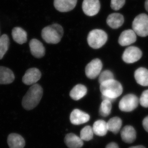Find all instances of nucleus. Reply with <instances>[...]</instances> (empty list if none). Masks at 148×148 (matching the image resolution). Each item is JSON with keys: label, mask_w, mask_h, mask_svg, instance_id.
Here are the masks:
<instances>
[{"label": "nucleus", "mask_w": 148, "mask_h": 148, "mask_svg": "<svg viewBox=\"0 0 148 148\" xmlns=\"http://www.w3.org/2000/svg\"><path fill=\"white\" fill-rule=\"evenodd\" d=\"M41 72L38 69L32 68L27 70L22 78V81L27 85H33L40 79Z\"/></svg>", "instance_id": "9d476101"}, {"label": "nucleus", "mask_w": 148, "mask_h": 148, "mask_svg": "<svg viewBox=\"0 0 148 148\" xmlns=\"http://www.w3.org/2000/svg\"><path fill=\"white\" fill-rule=\"evenodd\" d=\"M93 135L94 132L93 131L92 127L89 125H87L81 130L80 137L83 140L90 141L92 139Z\"/></svg>", "instance_id": "bb28decb"}, {"label": "nucleus", "mask_w": 148, "mask_h": 148, "mask_svg": "<svg viewBox=\"0 0 148 148\" xmlns=\"http://www.w3.org/2000/svg\"><path fill=\"white\" fill-rule=\"evenodd\" d=\"M64 29L60 25L53 24L43 29L41 36L44 41L50 44H57L61 40Z\"/></svg>", "instance_id": "f03ea898"}, {"label": "nucleus", "mask_w": 148, "mask_h": 148, "mask_svg": "<svg viewBox=\"0 0 148 148\" xmlns=\"http://www.w3.org/2000/svg\"><path fill=\"white\" fill-rule=\"evenodd\" d=\"M140 100L137 96L133 94H127L121 99L119 103L120 110L125 112H130L137 108Z\"/></svg>", "instance_id": "423d86ee"}, {"label": "nucleus", "mask_w": 148, "mask_h": 148, "mask_svg": "<svg viewBox=\"0 0 148 148\" xmlns=\"http://www.w3.org/2000/svg\"><path fill=\"white\" fill-rule=\"evenodd\" d=\"M125 0H111V7L115 11H118L122 8L125 4Z\"/></svg>", "instance_id": "c85d7f7f"}, {"label": "nucleus", "mask_w": 148, "mask_h": 148, "mask_svg": "<svg viewBox=\"0 0 148 148\" xmlns=\"http://www.w3.org/2000/svg\"><path fill=\"white\" fill-rule=\"evenodd\" d=\"M137 40V35L133 29L124 30L121 33L118 39L120 45L126 46L135 42Z\"/></svg>", "instance_id": "f8f14e48"}, {"label": "nucleus", "mask_w": 148, "mask_h": 148, "mask_svg": "<svg viewBox=\"0 0 148 148\" xmlns=\"http://www.w3.org/2000/svg\"><path fill=\"white\" fill-rule=\"evenodd\" d=\"M99 77V82L100 84L109 80L114 79L113 73L110 70H105L100 73Z\"/></svg>", "instance_id": "cd10ccee"}, {"label": "nucleus", "mask_w": 148, "mask_h": 148, "mask_svg": "<svg viewBox=\"0 0 148 148\" xmlns=\"http://www.w3.org/2000/svg\"><path fill=\"white\" fill-rule=\"evenodd\" d=\"M106 22L111 28L118 29L124 24V16L119 13H112L107 17Z\"/></svg>", "instance_id": "f3484780"}, {"label": "nucleus", "mask_w": 148, "mask_h": 148, "mask_svg": "<svg viewBox=\"0 0 148 148\" xmlns=\"http://www.w3.org/2000/svg\"><path fill=\"white\" fill-rule=\"evenodd\" d=\"M106 148H119L118 145L115 143H109Z\"/></svg>", "instance_id": "2f4dec72"}, {"label": "nucleus", "mask_w": 148, "mask_h": 148, "mask_svg": "<svg viewBox=\"0 0 148 148\" xmlns=\"http://www.w3.org/2000/svg\"><path fill=\"white\" fill-rule=\"evenodd\" d=\"M43 96V89L39 84L31 86L23 97L22 105L26 110H32L40 103Z\"/></svg>", "instance_id": "f257e3e1"}, {"label": "nucleus", "mask_w": 148, "mask_h": 148, "mask_svg": "<svg viewBox=\"0 0 148 148\" xmlns=\"http://www.w3.org/2000/svg\"><path fill=\"white\" fill-rule=\"evenodd\" d=\"M145 8L146 11L148 12V0H146L145 2Z\"/></svg>", "instance_id": "473e14b6"}, {"label": "nucleus", "mask_w": 148, "mask_h": 148, "mask_svg": "<svg viewBox=\"0 0 148 148\" xmlns=\"http://www.w3.org/2000/svg\"><path fill=\"white\" fill-rule=\"evenodd\" d=\"M9 47V38L6 34L0 36V60L3 58Z\"/></svg>", "instance_id": "393cba45"}, {"label": "nucleus", "mask_w": 148, "mask_h": 148, "mask_svg": "<svg viewBox=\"0 0 148 148\" xmlns=\"http://www.w3.org/2000/svg\"><path fill=\"white\" fill-rule=\"evenodd\" d=\"M121 138L123 141L127 143H132L136 138V132L133 127L126 125L121 132Z\"/></svg>", "instance_id": "dca6fc26"}, {"label": "nucleus", "mask_w": 148, "mask_h": 148, "mask_svg": "<svg viewBox=\"0 0 148 148\" xmlns=\"http://www.w3.org/2000/svg\"><path fill=\"white\" fill-rule=\"evenodd\" d=\"M90 115L88 114L79 110L75 109L70 114V120L72 124L75 125H79L89 121Z\"/></svg>", "instance_id": "9b49d317"}, {"label": "nucleus", "mask_w": 148, "mask_h": 148, "mask_svg": "<svg viewBox=\"0 0 148 148\" xmlns=\"http://www.w3.org/2000/svg\"><path fill=\"white\" fill-rule=\"evenodd\" d=\"M82 7L83 11L86 15L93 16L100 11L101 4L99 0H84Z\"/></svg>", "instance_id": "1a4fd4ad"}, {"label": "nucleus", "mask_w": 148, "mask_h": 148, "mask_svg": "<svg viewBox=\"0 0 148 148\" xmlns=\"http://www.w3.org/2000/svg\"><path fill=\"white\" fill-rule=\"evenodd\" d=\"M134 77L137 82L143 86H148V70L140 67L136 70Z\"/></svg>", "instance_id": "aec40b11"}, {"label": "nucleus", "mask_w": 148, "mask_h": 148, "mask_svg": "<svg viewBox=\"0 0 148 148\" xmlns=\"http://www.w3.org/2000/svg\"><path fill=\"white\" fill-rule=\"evenodd\" d=\"M143 125L146 131L148 132V116L146 117L143 120Z\"/></svg>", "instance_id": "7c9ffc66"}, {"label": "nucleus", "mask_w": 148, "mask_h": 148, "mask_svg": "<svg viewBox=\"0 0 148 148\" xmlns=\"http://www.w3.org/2000/svg\"><path fill=\"white\" fill-rule=\"evenodd\" d=\"M143 53L141 50L135 46L127 48L123 54L122 59L125 63L132 64L135 63L141 58Z\"/></svg>", "instance_id": "0eeeda50"}, {"label": "nucleus", "mask_w": 148, "mask_h": 148, "mask_svg": "<svg viewBox=\"0 0 148 148\" xmlns=\"http://www.w3.org/2000/svg\"><path fill=\"white\" fill-rule=\"evenodd\" d=\"M130 148H146L145 147L143 146L139 145L136 146H133V147H130Z\"/></svg>", "instance_id": "72a5a7b5"}, {"label": "nucleus", "mask_w": 148, "mask_h": 148, "mask_svg": "<svg viewBox=\"0 0 148 148\" xmlns=\"http://www.w3.org/2000/svg\"><path fill=\"white\" fill-rule=\"evenodd\" d=\"M77 0H54V6L60 12H68L74 9Z\"/></svg>", "instance_id": "ddd939ff"}, {"label": "nucleus", "mask_w": 148, "mask_h": 148, "mask_svg": "<svg viewBox=\"0 0 148 148\" xmlns=\"http://www.w3.org/2000/svg\"><path fill=\"white\" fill-rule=\"evenodd\" d=\"M94 134L98 136H104L108 131L107 123L103 120H99L94 122L92 127Z\"/></svg>", "instance_id": "5701e85b"}, {"label": "nucleus", "mask_w": 148, "mask_h": 148, "mask_svg": "<svg viewBox=\"0 0 148 148\" xmlns=\"http://www.w3.org/2000/svg\"><path fill=\"white\" fill-rule=\"evenodd\" d=\"M13 40L19 44H23L27 41V32L20 27H15L12 32Z\"/></svg>", "instance_id": "412c9836"}, {"label": "nucleus", "mask_w": 148, "mask_h": 148, "mask_svg": "<svg viewBox=\"0 0 148 148\" xmlns=\"http://www.w3.org/2000/svg\"><path fill=\"white\" fill-rule=\"evenodd\" d=\"M122 125V120L118 117H114L111 118L107 123V128L108 131L114 134H117L119 132Z\"/></svg>", "instance_id": "b1692460"}, {"label": "nucleus", "mask_w": 148, "mask_h": 148, "mask_svg": "<svg viewBox=\"0 0 148 148\" xmlns=\"http://www.w3.org/2000/svg\"><path fill=\"white\" fill-rule=\"evenodd\" d=\"M15 76L13 71L6 67L0 66V84H10L14 81Z\"/></svg>", "instance_id": "a211bd4d"}, {"label": "nucleus", "mask_w": 148, "mask_h": 148, "mask_svg": "<svg viewBox=\"0 0 148 148\" xmlns=\"http://www.w3.org/2000/svg\"><path fill=\"white\" fill-rule=\"evenodd\" d=\"M87 92V88L85 86L78 84L72 89L70 92V96L75 101H78L84 97Z\"/></svg>", "instance_id": "4be33fe9"}, {"label": "nucleus", "mask_w": 148, "mask_h": 148, "mask_svg": "<svg viewBox=\"0 0 148 148\" xmlns=\"http://www.w3.org/2000/svg\"><path fill=\"white\" fill-rule=\"evenodd\" d=\"M7 143L9 148H24L25 146L24 138L17 133H11L9 135Z\"/></svg>", "instance_id": "2eb2a0df"}, {"label": "nucleus", "mask_w": 148, "mask_h": 148, "mask_svg": "<svg viewBox=\"0 0 148 148\" xmlns=\"http://www.w3.org/2000/svg\"><path fill=\"white\" fill-rule=\"evenodd\" d=\"M100 89L102 95L115 100L121 95L123 90L121 83L114 79L100 84Z\"/></svg>", "instance_id": "7ed1b4c3"}, {"label": "nucleus", "mask_w": 148, "mask_h": 148, "mask_svg": "<svg viewBox=\"0 0 148 148\" xmlns=\"http://www.w3.org/2000/svg\"><path fill=\"white\" fill-rule=\"evenodd\" d=\"M103 64L99 59L92 60L86 66V75L90 79H95L101 73Z\"/></svg>", "instance_id": "6e6552de"}, {"label": "nucleus", "mask_w": 148, "mask_h": 148, "mask_svg": "<svg viewBox=\"0 0 148 148\" xmlns=\"http://www.w3.org/2000/svg\"><path fill=\"white\" fill-rule=\"evenodd\" d=\"M133 30L138 36L142 37L148 36V16L140 14L136 16L132 22Z\"/></svg>", "instance_id": "39448f33"}, {"label": "nucleus", "mask_w": 148, "mask_h": 148, "mask_svg": "<svg viewBox=\"0 0 148 148\" xmlns=\"http://www.w3.org/2000/svg\"><path fill=\"white\" fill-rule=\"evenodd\" d=\"M107 39L108 35L106 32L100 29H95L88 33L87 41L90 47L97 49L104 45Z\"/></svg>", "instance_id": "20e7f679"}, {"label": "nucleus", "mask_w": 148, "mask_h": 148, "mask_svg": "<svg viewBox=\"0 0 148 148\" xmlns=\"http://www.w3.org/2000/svg\"><path fill=\"white\" fill-rule=\"evenodd\" d=\"M64 142L69 148H81L84 143L80 137L73 133L67 134L64 138Z\"/></svg>", "instance_id": "6ab92c4d"}, {"label": "nucleus", "mask_w": 148, "mask_h": 148, "mask_svg": "<svg viewBox=\"0 0 148 148\" xmlns=\"http://www.w3.org/2000/svg\"><path fill=\"white\" fill-rule=\"evenodd\" d=\"M112 103L109 100H103L99 110L100 115H101L102 116L106 117L110 114L112 108Z\"/></svg>", "instance_id": "a878e982"}, {"label": "nucleus", "mask_w": 148, "mask_h": 148, "mask_svg": "<svg viewBox=\"0 0 148 148\" xmlns=\"http://www.w3.org/2000/svg\"><path fill=\"white\" fill-rule=\"evenodd\" d=\"M140 103L143 107H148V90L143 92L140 99Z\"/></svg>", "instance_id": "c756f323"}, {"label": "nucleus", "mask_w": 148, "mask_h": 148, "mask_svg": "<svg viewBox=\"0 0 148 148\" xmlns=\"http://www.w3.org/2000/svg\"><path fill=\"white\" fill-rule=\"evenodd\" d=\"M30 52L32 55L37 58H40L44 56L45 49L42 43L38 40L33 38L29 43Z\"/></svg>", "instance_id": "4468645a"}]
</instances>
